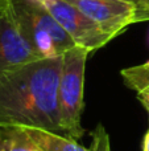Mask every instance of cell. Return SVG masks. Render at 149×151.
<instances>
[{"label": "cell", "mask_w": 149, "mask_h": 151, "mask_svg": "<svg viewBox=\"0 0 149 151\" xmlns=\"http://www.w3.org/2000/svg\"><path fill=\"white\" fill-rule=\"evenodd\" d=\"M61 69L62 56H58L38 58L0 74V126L63 134L58 107Z\"/></svg>", "instance_id": "1"}, {"label": "cell", "mask_w": 149, "mask_h": 151, "mask_svg": "<svg viewBox=\"0 0 149 151\" xmlns=\"http://www.w3.org/2000/svg\"><path fill=\"white\" fill-rule=\"evenodd\" d=\"M11 7L37 58L58 57L75 47L73 39L44 5L32 0H11Z\"/></svg>", "instance_id": "2"}, {"label": "cell", "mask_w": 149, "mask_h": 151, "mask_svg": "<svg viewBox=\"0 0 149 151\" xmlns=\"http://www.w3.org/2000/svg\"><path fill=\"white\" fill-rule=\"evenodd\" d=\"M89 53L86 48L75 45L62 55V69L58 83V107L63 134L73 139H79L84 135L82 113L84 70Z\"/></svg>", "instance_id": "3"}, {"label": "cell", "mask_w": 149, "mask_h": 151, "mask_svg": "<svg viewBox=\"0 0 149 151\" xmlns=\"http://www.w3.org/2000/svg\"><path fill=\"white\" fill-rule=\"evenodd\" d=\"M41 5L54 16L75 45L86 48L89 52L100 49L112 40L91 19L66 0H45Z\"/></svg>", "instance_id": "4"}, {"label": "cell", "mask_w": 149, "mask_h": 151, "mask_svg": "<svg viewBox=\"0 0 149 151\" xmlns=\"http://www.w3.org/2000/svg\"><path fill=\"white\" fill-rule=\"evenodd\" d=\"M91 19L111 39L137 23V7L128 0H66Z\"/></svg>", "instance_id": "5"}, {"label": "cell", "mask_w": 149, "mask_h": 151, "mask_svg": "<svg viewBox=\"0 0 149 151\" xmlns=\"http://www.w3.org/2000/svg\"><path fill=\"white\" fill-rule=\"evenodd\" d=\"M34 60L38 58L21 33L9 1L0 9V74Z\"/></svg>", "instance_id": "6"}, {"label": "cell", "mask_w": 149, "mask_h": 151, "mask_svg": "<svg viewBox=\"0 0 149 151\" xmlns=\"http://www.w3.org/2000/svg\"><path fill=\"white\" fill-rule=\"evenodd\" d=\"M25 129L42 151H111L108 135L102 129V126H99L94 133V141L91 147L82 146L77 142V139L69 138L62 134L50 133L40 129Z\"/></svg>", "instance_id": "7"}, {"label": "cell", "mask_w": 149, "mask_h": 151, "mask_svg": "<svg viewBox=\"0 0 149 151\" xmlns=\"http://www.w3.org/2000/svg\"><path fill=\"white\" fill-rule=\"evenodd\" d=\"M0 133L7 151H42L32 139L25 127L0 126Z\"/></svg>", "instance_id": "8"}, {"label": "cell", "mask_w": 149, "mask_h": 151, "mask_svg": "<svg viewBox=\"0 0 149 151\" xmlns=\"http://www.w3.org/2000/svg\"><path fill=\"white\" fill-rule=\"evenodd\" d=\"M120 74L124 80V83L136 93L149 86V63L126 68L120 72Z\"/></svg>", "instance_id": "9"}, {"label": "cell", "mask_w": 149, "mask_h": 151, "mask_svg": "<svg viewBox=\"0 0 149 151\" xmlns=\"http://www.w3.org/2000/svg\"><path fill=\"white\" fill-rule=\"evenodd\" d=\"M137 23L149 20V0H137Z\"/></svg>", "instance_id": "10"}, {"label": "cell", "mask_w": 149, "mask_h": 151, "mask_svg": "<svg viewBox=\"0 0 149 151\" xmlns=\"http://www.w3.org/2000/svg\"><path fill=\"white\" fill-rule=\"evenodd\" d=\"M137 99H139L140 104L144 107L149 106V86H147L145 89H143L141 91L137 93Z\"/></svg>", "instance_id": "11"}, {"label": "cell", "mask_w": 149, "mask_h": 151, "mask_svg": "<svg viewBox=\"0 0 149 151\" xmlns=\"http://www.w3.org/2000/svg\"><path fill=\"white\" fill-rule=\"evenodd\" d=\"M143 151H149V129L143 139Z\"/></svg>", "instance_id": "12"}, {"label": "cell", "mask_w": 149, "mask_h": 151, "mask_svg": "<svg viewBox=\"0 0 149 151\" xmlns=\"http://www.w3.org/2000/svg\"><path fill=\"white\" fill-rule=\"evenodd\" d=\"M11 0H0V9H3L4 7H7L8 4H9Z\"/></svg>", "instance_id": "13"}, {"label": "cell", "mask_w": 149, "mask_h": 151, "mask_svg": "<svg viewBox=\"0 0 149 151\" xmlns=\"http://www.w3.org/2000/svg\"><path fill=\"white\" fill-rule=\"evenodd\" d=\"M0 151H7L4 147V143H3V138H1V133H0Z\"/></svg>", "instance_id": "14"}, {"label": "cell", "mask_w": 149, "mask_h": 151, "mask_svg": "<svg viewBox=\"0 0 149 151\" xmlns=\"http://www.w3.org/2000/svg\"><path fill=\"white\" fill-rule=\"evenodd\" d=\"M32 1H34V3H38V4H42V3H44L45 0H32Z\"/></svg>", "instance_id": "15"}, {"label": "cell", "mask_w": 149, "mask_h": 151, "mask_svg": "<svg viewBox=\"0 0 149 151\" xmlns=\"http://www.w3.org/2000/svg\"><path fill=\"white\" fill-rule=\"evenodd\" d=\"M128 1H133L135 4H136V1H137V0H128Z\"/></svg>", "instance_id": "16"}, {"label": "cell", "mask_w": 149, "mask_h": 151, "mask_svg": "<svg viewBox=\"0 0 149 151\" xmlns=\"http://www.w3.org/2000/svg\"><path fill=\"white\" fill-rule=\"evenodd\" d=\"M145 109H147V111H148V114H149V106H148V107H145Z\"/></svg>", "instance_id": "17"}, {"label": "cell", "mask_w": 149, "mask_h": 151, "mask_svg": "<svg viewBox=\"0 0 149 151\" xmlns=\"http://www.w3.org/2000/svg\"><path fill=\"white\" fill-rule=\"evenodd\" d=\"M147 63H149V60H148V61H147Z\"/></svg>", "instance_id": "18"}]
</instances>
